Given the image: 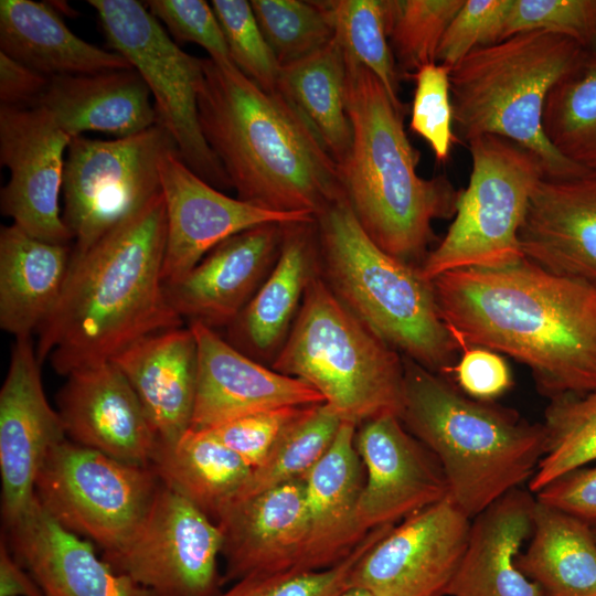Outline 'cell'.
Here are the masks:
<instances>
[{"label": "cell", "mask_w": 596, "mask_h": 596, "mask_svg": "<svg viewBox=\"0 0 596 596\" xmlns=\"http://www.w3.org/2000/svg\"><path fill=\"white\" fill-rule=\"evenodd\" d=\"M430 284L460 349L482 347L523 363L550 401L596 390V287L525 258L449 270Z\"/></svg>", "instance_id": "1"}, {"label": "cell", "mask_w": 596, "mask_h": 596, "mask_svg": "<svg viewBox=\"0 0 596 596\" xmlns=\"http://www.w3.org/2000/svg\"><path fill=\"white\" fill-rule=\"evenodd\" d=\"M162 193L82 253L72 249L62 296L38 330L36 354L61 375L110 361L138 340L179 328L162 265Z\"/></svg>", "instance_id": "2"}, {"label": "cell", "mask_w": 596, "mask_h": 596, "mask_svg": "<svg viewBox=\"0 0 596 596\" xmlns=\"http://www.w3.org/2000/svg\"><path fill=\"white\" fill-rule=\"evenodd\" d=\"M199 121L237 198L317 216L345 196L341 171L297 108L234 63L202 58Z\"/></svg>", "instance_id": "3"}, {"label": "cell", "mask_w": 596, "mask_h": 596, "mask_svg": "<svg viewBox=\"0 0 596 596\" xmlns=\"http://www.w3.org/2000/svg\"><path fill=\"white\" fill-rule=\"evenodd\" d=\"M345 104L352 127L339 167L345 198L366 235L389 255L415 267L426 258L433 222L454 217L461 190L446 175L417 173L419 152L379 78L345 52Z\"/></svg>", "instance_id": "4"}, {"label": "cell", "mask_w": 596, "mask_h": 596, "mask_svg": "<svg viewBox=\"0 0 596 596\" xmlns=\"http://www.w3.org/2000/svg\"><path fill=\"white\" fill-rule=\"evenodd\" d=\"M400 419L437 458L448 496L473 519L531 480L545 453L542 423L467 396L447 377L403 356Z\"/></svg>", "instance_id": "5"}, {"label": "cell", "mask_w": 596, "mask_h": 596, "mask_svg": "<svg viewBox=\"0 0 596 596\" xmlns=\"http://www.w3.org/2000/svg\"><path fill=\"white\" fill-rule=\"evenodd\" d=\"M316 225L321 274L337 297L403 356L448 375L461 349L418 267L382 251L345 196L319 213Z\"/></svg>", "instance_id": "6"}, {"label": "cell", "mask_w": 596, "mask_h": 596, "mask_svg": "<svg viewBox=\"0 0 596 596\" xmlns=\"http://www.w3.org/2000/svg\"><path fill=\"white\" fill-rule=\"evenodd\" d=\"M583 52L573 40L532 30L466 55L449 76L456 141L467 145L480 136H499L536 153L547 174L585 168L554 149L542 124L549 93Z\"/></svg>", "instance_id": "7"}, {"label": "cell", "mask_w": 596, "mask_h": 596, "mask_svg": "<svg viewBox=\"0 0 596 596\" xmlns=\"http://www.w3.org/2000/svg\"><path fill=\"white\" fill-rule=\"evenodd\" d=\"M272 369L311 385L341 422L358 427L382 415L400 416L403 356L337 297L321 268Z\"/></svg>", "instance_id": "8"}, {"label": "cell", "mask_w": 596, "mask_h": 596, "mask_svg": "<svg viewBox=\"0 0 596 596\" xmlns=\"http://www.w3.org/2000/svg\"><path fill=\"white\" fill-rule=\"evenodd\" d=\"M468 187L445 236L418 267L430 281L460 268H500L523 259L519 231L532 191L546 172L542 159L503 137L470 140Z\"/></svg>", "instance_id": "9"}, {"label": "cell", "mask_w": 596, "mask_h": 596, "mask_svg": "<svg viewBox=\"0 0 596 596\" xmlns=\"http://www.w3.org/2000/svg\"><path fill=\"white\" fill-rule=\"evenodd\" d=\"M108 45L125 57L147 84L161 125L183 162L219 190L232 188L199 121L202 58L181 50L145 4L136 0H88Z\"/></svg>", "instance_id": "10"}, {"label": "cell", "mask_w": 596, "mask_h": 596, "mask_svg": "<svg viewBox=\"0 0 596 596\" xmlns=\"http://www.w3.org/2000/svg\"><path fill=\"white\" fill-rule=\"evenodd\" d=\"M159 487L150 466L65 439L44 460L35 498L60 525L99 546L105 555L129 541Z\"/></svg>", "instance_id": "11"}, {"label": "cell", "mask_w": 596, "mask_h": 596, "mask_svg": "<svg viewBox=\"0 0 596 596\" xmlns=\"http://www.w3.org/2000/svg\"><path fill=\"white\" fill-rule=\"evenodd\" d=\"M171 151H178L177 145L159 124L110 140L72 138L62 215L75 242L73 252H85L161 193L160 164Z\"/></svg>", "instance_id": "12"}, {"label": "cell", "mask_w": 596, "mask_h": 596, "mask_svg": "<svg viewBox=\"0 0 596 596\" xmlns=\"http://www.w3.org/2000/svg\"><path fill=\"white\" fill-rule=\"evenodd\" d=\"M222 544L214 520L160 483L129 541L102 556L152 596H216L225 583Z\"/></svg>", "instance_id": "13"}, {"label": "cell", "mask_w": 596, "mask_h": 596, "mask_svg": "<svg viewBox=\"0 0 596 596\" xmlns=\"http://www.w3.org/2000/svg\"><path fill=\"white\" fill-rule=\"evenodd\" d=\"M471 519L447 496L393 525L358 561L349 588L374 596H445Z\"/></svg>", "instance_id": "14"}, {"label": "cell", "mask_w": 596, "mask_h": 596, "mask_svg": "<svg viewBox=\"0 0 596 596\" xmlns=\"http://www.w3.org/2000/svg\"><path fill=\"white\" fill-rule=\"evenodd\" d=\"M71 140L45 108L0 105V162L10 172L0 192L1 213L50 243L73 241L60 209Z\"/></svg>", "instance_id": "15"}, {"label": "cell", "mask_w": 596, "mask_h": 596, "mask_svg": "<svg viewBox=\"0 0 596 596\" xmlns=\"http://www.w3.org/2000/svg\"><path fill=\"white\" fill-rule=\"evenodd\" d=\"M31 337L17 338L0 391L1 514L4 528L35 500V481L50 451L67 439L43 389Z\"/></svg>", "instance_id": "16"}, {"label": "cell", "mask_w": 596, "mask_h": 596, "mask_svg": "<svg viewBox=\"0 0 596 596\" xmlns=\"http://www.w3.org/2000/svg\"><path fill=\"white\" fill-rule=\"evenodd\" d=\"M161 193L166 206L164 286L181 280L226 238L262 224L311 221L310 213H283L227 196L181 159L167 153L160 164Z\"/></svg>", "instance_id": "17"}, {"label": "cell", "mask_w": 596, "mask_h": 596, "mask_svg": "<svg viewBox=\"0 0 596 596\" xmlns=\"http://www.w3.org/2000/svg\"><path fill=\"white\" fill-rule=\"evenodd\" d=\"M354 445L365 471L358 509L365 531L395 525L448 496L437 458L398 416L360 424Z\"/></svg>", "instance_id": "18"}, {"label": "cell", "mask_w": 596, "mask_h": 596, "mask_svg": "<svg viewBox=\"0 0 596 596\" xmlns=\"http://www.w3.org/2000/svg\"><path fill=\"white\" fill-rule=\"evenodd\" d=\"M519 242L526 260L596 287V169L545 172L530 196Z\"/></svg>", "instance_id": "19"}, {"label": "cell", "mask_w": 596, "mask_h": 596, "mask_svg": "<svg viewBox=\"0 0 596 596\" xmlns=\"http://www.w3.org/2000/svg\"><path fill=\"white\" fill-rule=\"evenodd\" d=\"M215 522L223 539L225 582L297 571L308 534L304 478L235 496Z\"/></svg>", "instance_id": "20"}, {"label": "cell", "mask_w": 596, "mask_h": 596, "mask_svg": "<svg viewBox=\"0 0 596 596\" xmlns=\"http://www.w3.org/2000/svg\"><path fill=\"white\" fill-rule=\"evenodd\" d=\"M56 402L67 439L126 462L150 465L156 433L134 387L114 362L70 373Z\"/></svg>", "instance_id": "21"}, {"label": "cell", "mask_w": 596, "mask_h": 596, "mask_svg": "<svg viewBox=\"0 0 596 596\" xmlns=\"http://www.w3.org/2000/svg\"><path fill=\"white\" fill-rule=\"evenodd\" d=\"M189 327L198 347L196 393L190 428L207 429L277 407L324 403L307 382L266 368L214 329L199 321L189 322Z\"/></svg>", "instance_id": "22"}, {"label": "cell", "mask_w": 596, "mask_h": 596, "mask_svg": "<svg viewBox=\"0 0 596 596\" xmlns=\"http://www.w3.org/2000/svg\"><path fill=\"white\" fill-rule=\"evenodd\" d=\"M286 224H262L214 247L189 274L167 285L170 306L184 320L228 327L274 267Z\"/></svg>", "instance_id": "23"}, {"label": "cell", "mask_w": 596, "mask_h": 596, "mask_svg": "<svg viewBox=\"0 0 596 596\" xmlns=\"http://www.w3.org/2000/svg\"><path fill=\"white\" fill-rule=\"evenodd\" d=\"M4 534L44 596H152L113 568L91 541L60 525L36 498Z\"/></svg>", "instance_id": "24"}, {"label": "cell", "mask_w": 596, "mask_h": 596, "mask_svg": "<svg viewBox=\"0 0 596 596\" xmlns=\"http://www.w3.org/2000/svg\"><path fill=\"white\" fill-rule=\"evenodd\" d=\"M355 429L342 422L328 451L304 477L308 534L298 572L339 564L369 534L358 512L365 471L354 445Z\"/></svg>", "instance_id": "25"}, {"label": "cell", "mask_w": 596, "mask_h": 596, "mask_svg": "<svg viewBox=\"0 0 596 596\" xmlns=\"http://www.w3.org/2000/svg\"><path fill=\"white\" fill-rule=\"evenodd\" d=\"M535 496L513 489L471 519L469 539L445 596H546L518 567L533 531Z\"/></svg>", "instance_id": "26"}, {"label": "cell", "mask_w": 596, "mask_h": 596, "mask_svg": "<svg viewBox=\"0 0 596 596\" xmlns=\"http://www.w3.org/2000/svg\"><path fill=\"white\" fill-rule=\"evenodd\" d=\"M320 268L316 217L286 224L279 256L228 326V342L254 360L270 358L273 362L289 334L310 279Z\"/></svg>", "instance_id": "27"}, {"label": "cell", "mask_w": 596, "mask_h": 596, "mask_svg": "<svg viewBox=\"0 0 596 596\" xmlns=\"http://www.w3.org/2000/svg\"><path fill=\"white\" fill-rule=\"evenodd\" d=\"M110 361L134 387L159 443H173L191 427L198 347L189 326L149 334Z\"/></svg>", "instance_id": "28"}, {"label": "cell", "mask_w": 596, "mask_h": 596, "mask_svg": "<svg viewBox=\"0 0 596 596\" xmlns=\"http://www.w3.org/2000/svg\"><path fill=\"white\" fill-rule=\"evenodd\" d=\"M34 106L49 110L72 138L87 131L124 138L158 124L150 91L135 68L50 77Z\"/></svg>", "instance_id": "29"}, {"label": "cell", "mask_w": 596, "mask_h": 596, "mask_svg": "<svg viewBox=\"0 0 596 596\" xmlns=\"http://www.w3.org/2000/svg\"><path fill=\"white\" fill-rule=\"evenodd\" d=\"M72 257L68 244L31 236L15 224L0 228V327L31 337L54 311Z\"/></svg>", "instance_id": "30"}, {"label": "cell", "mask_w": 596, "mask_h": 596, "mask_svg": "<svg viewBox=\"0 0 596 596\" xmlns=\"http://www.w3.org/2000/svg\"><path fill=\"white\" fill-rule=\"evenodd\" d=\"M0 52L47 77L132 68L77 36L50 3L32 0L0 1Z\"/></svg>", "instance_id": "31"}, {"label": "cell", "mask_w": 596, "mask_h": 596, "mask_svg": "<svg viewBox=\"0 0 596 596\" xmlns=\"http://www.w3.org/2000/svg\"><path fill=\"white\" fill-rule=\"evenodd\" d=\"M519 570L546 596H596V538L588 523L536 500Z\"/></svg>", "instance_id": "32"}, {"label": "cell", "mask_w": 596, "mask_h": 596, "mask_svg": "<svg viewBox=\"0 0 596 596\" xmlns=\"http://www.w3.org/2000/svg\"><path fill=\"white\" fill-rule=\"evenodd\" d=\"M159 482L215 521L252 468L210 430L189 428L173 443H157L150 465Z\"/></svg>", "instance_id": "33"}, {"label": "cell", "mask_w": 596, "mask_h": 596, "mask_svg": "<svg viewBox=\"0 0 596 596\" xmlns=\"http://www.w3.org/2000/svg\"><path fill=\"white\" fill-rule=\"evenodd\" d=\"M345 82V54L334 38L311 55L280 67L278 79V91L302 115L339 167L352 143Z\"/></svg>", "instance_id": "34"}, {"label": "cell", "mask_w": 596, "mask_h": 596, "mask_svg": "<svg viewBox=\"0 0 596 596\" xmlns=\"http://www.w3.org/2000/svg\"><path fill=\"white\" fill-rule=\"evenodd\" d=\"M543 130L570 161L596 169V50H584L553 86L545 102Z\"/></svg>", "instance_id": "35"}, {"label": "cell", "mask_w": 596, "mask_h": 596, "mask_svg": "<svg viewBox=\"0 0 596 596\" xmlns=\"http://www.w3.org/2000/svg\"><path fill=\"white\" fill-rule=\"evenodd\" d=\"M542 424L545 453L528 483L534 494L556 478L596 460V390L551 400Z\"/></svg>", "instance_id": "36"}, {"label": "cell", "mask_w": 596, "mask_h": 596, "mask_svg": "<svg viewBox=\"0 0 596 596\" xmlns=\"http://www.w3.org/2000/svg\"><path fill=\"white\" fill-rule=\"evenodd\" d=\"M341 424L326 403L305 407L284 430L266 460L252 470L236 496L255 494L302 479L328 451Z\"/></svg>", "instance_id": "37"}, {"label": "cell", "mask_w": 596, "mask_h": 596, "mask_svg": "<svg viewBox=\"0 0 596 596\" xmlns=\"http://www.w3.org/2000/svg\"><path fill=\"white\" fill-rule=\"evenodd\" d=\"M323 4L343 51L379 78L397 107L406 109L398 95L401 78L387 39L384 0H329Z\"/></svg>", "instance_id": "38"}, {"label": "cell", "mask_w": 596, "mask_h": 596, "mask_svg": "<svg viewBox=\"0 0 596 596\" xmlns=\"http://www.w3.org/2000/svg\"><path fill=\"white\" fill-rule=\"evenodd\" d=\"M465 0H384L386 33L402 77L437 62L441 39Z\"/></svg>", "instance_id": "39"}, {"label": "cell", "mask_w": 596, "mask_h": 596, "mask_svg": "<svg viewBox=\"0 0 596 596\" xmlns=\"http://www.w3.org/2000/svg\"><path fill=\"white\" fill-rule=\"evenodd\" d=\"M258 25L280 67L329 44L334 31L323 1L252 0Z\"/></svg>", "instance_id": "40"}, {"label": "cell", "mask_w": 596, "mask_h": 596, "mask_svg": "<svg viewBox=\"0 0 596 596\" xmlns=\"http://www.w3.org/2000/svg\"><path fill=\"white\" fill-rule=\"evenodd\" d=\"M392 525L374 529L352 553L339 564L313 572L289 571L258 574L233 582L216 596H341L349 588L351 573L362 555Z\"/></svg>", "instance_id": "41"}, {"label": "cell", "mask_w": 596, "mask_h": 596, "mask_svg": "<svg viewBox=\"0 0 596 596\" xmlns=\"http://www.w3.org/2000/svg\"><path fill=\"white\" fill-rule=\"evenodd\" d=\"M234 65L267 92L278 91L280 66L246 0H213Z\"/></svg>", "instance_id": "42"}, {"label": "cell", "mask_w": 596, "mask_h": 596, "mask_svg": "<svg viewBox=\"0 0 596 596\" xmlns=\"http://www.w3.org/2000/svg\"><path fill=\"white\" fill-rule=\"evenodd\" d=\"M450 70L436 62L421 67L411 77L415 81V91L409 128L426 140L439 162L448 160L456 141Z\"/></svg>", "instance_id": "43"}, {"label": "cell", "mask_w": 596, "mask_h": 596, "mask_svg": "<svg viewBox=\"0 0 596 596\" xmlns=\"http://www.w3.org/2000/svg\"><path fill=\"white\" fill-rule=\"evenodd\" d=\"M542 30L596 50V0H512L503 39Z\"/></svg>", "instance_id": "44"}, {"label": "cell", "mask_w": 596, "mask_h": 596, "mask_svg": "<svg viewBox=\"0 0 596 596\" xmlns=\"http://www.w3.org/2000/svg\"><path fill=\"white\" fill-rule=\"evenodd\" d=\"M512 0H465L449 23L437 52V63L455 66L476 49L503 40Z\"/></svg>", "instance_id": "45"}, {"label": "cell", "mask_w": 596, "mask_h": 596, "mask_svg": "<svg viewBox=\"0 0 596 596\" xmlns=\"http://www.w3.org/2000/svg\"><path fill=\"white\" fill-rule=\"evenodd\" d=\"M307 406H284L244 415L207 428L252 470L260 466L284 430Z\"/></svg>", "instance_id": "46"}, {"label": "cell", "mask_w": 596, "mask_h": 596, "mask_svg": "<svg viewBox=\"0 0 596 596\" xmlns=\"http://www.w3.org/2000/svg\"><path fill=\"white\" fill-rule=\"evenodd\" d=\"M143 3L174 39L200 45L215 62L233 63L220 22L206 1L149 0Z\"/></svg>", "instance_id": "47"}, {"label": "cell", "mask_w": 596, "mask_h": 596, "mask_svg": "<svg viewBox=\"0 0 596 596\" xmlns=\"http://www.w3.org/2000/svg\"><path fill=\"white\" fill-rule=\"evenodd\" d=\"M448 375L467 396L493 402L512 386V374L505 360L482 347H465Z\"/></svg>", "instance_id": "48"}, {"label": "cell", "mask_w": 596, "mask_h": 596, "mask_svg": "<svg viewBox=\"0 0 596 596\" xmlns=\"http://www.w3.org/2000/svg\"><path fill=\"white\" fill-rule=\"evenodd\" d=\"M535 499L596 528V465L556 478L536 492Z\"/></svg>", "instance_id": "49"}, {"label": "cell", "mask_w": 596, "mask_h": 596, "mask_svg": "<svg viewBox=\"0 0 596 596\" xmlns=\"http://www.w3.org/2000/svg\"><path fill=\"white\" fill-rule=\"evenodd\" d=\"M47 76L0 52V105L33 107L44 93Z\"/></svg>", "instance_id": "50"}, {"label": "cell", "mask_w": 596, "mask_h": 596, "mask_svg": "<svg viewBox=\"0 0 596 596\" xmlns=\"http://www.w3.org/2000/svg\"><path fill=\"white\" fill-rule=\"evenodd\" d=\"M0 596H44L34 577L12 552L3 533L0 539Z\"/></svg>", "instance_id": "51"}, {"label": "cell", "mask_w": 596, "mask_h": 596, "mask_svg": "<svg viewBox=\"0 0 596 596\" xmlns=\"http://www.w3.org/2000/svg\"><path fill=\"white\" fill-rule=\"evenodd\" d=\"M341 596H374V595L360 588L350 587Z\"/></svg>", "instance_id": "52"}, {"label": "cell", "mask_w": 596, "mask_h": 596, "mask_svg": "<svg viewBox=\"0 0 596 596\" xmlns=\"http://www.w3.org/2000/svg\"><path fill=\"white\" fill-rule=\"evenodd\" d=\"M594 529V534H595V538H596V528H593Z\"/></svg>", "instance_id": "53"}]
</instances>
